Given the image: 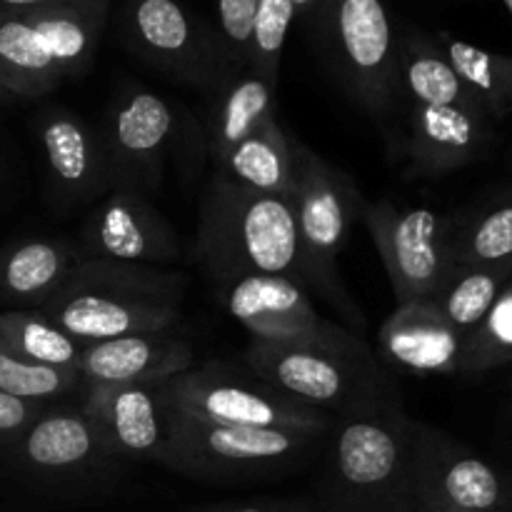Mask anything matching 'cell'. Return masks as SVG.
I'll return each instance as SVG.
<instances>
[{"instance_id": "cell-3", "label": "cell", "mask_w": 512, "mask_h": 512, "mask_svg": "<svg viewBox=\"0 0 512 512\" xmlns=\"http://www.w3.org/2000/svg\"><path fill=\"white\" fill-rule=\"evenodd\" d=\"M185 275L148 265L80 258L43 313L83 345L175 328Z\"/></svg>"}, {"instance_id": "cell-15", "label": "cell", "mask_w": 512, "mask_h": 512, "mask_svg": "<svg viewBox=\"0 0 512 512\" xmlns=\"http://www.w3.org/2000/svg\"><path fill=\"white\" fill-rule=\"evenodd\" d=\"M38 143L43 148L50 195L58 208L98 203L110 193L108 158L100 128L68 108L43 110L38 115Z\"/></svg>"}, {"instance_id": "cell-10", "label": "cell", "mask_w": 512, "mask_h": 512, "mask_svg": "<svg viewBox=\"0 0 512 512\" xmlns=\"http://www.w3.org/2000/svg\"><path fill=\"white\" fill-rule=\"evenodd\" d=\"M363 223L383 258L398 305L430 298L453 268L450 223L435 210L400 208L390 198L368 200Z\"/></svg>"}, {"instance_id": "cell-39", "label": "cell", "mask_w": 512, "mask_h": 512, "mask_svg": "<svg viewBox=\"0 0 512 512\" xmlns=\"http://www.w3.org/2000/svg\"><path fill=\"white\" fill-rule=\"evenodd\" d=\"M503 3L508 5V10H510V13H512V0H503Z\"/></svg>"}, {"instance_id": "cell-5", "label": "cell", "mask_w": 512, "mask_h": 512, "mask_svg": "<svg viewBox=\"0 0 512 512\" xmlns=\"http://www.w3.org/2000/svg\"><path fill=\"white\" fill-rule=\"evenodd\" d=\"M290 200L298 220L300 278L308 290L323 295L350 323L363 328V315L340 280L338 258L353 225L363 220L368 200L348 173L295 138Z\"/></svg>"}, {"instance_id": "cell-23", "label": "cell", "mask_w": 512, "mask_h": 512, "mask_svg": "<svg viewBox=\"0 0 512 512\" xmlns=\"http://www.w3.org/2000/svg\"><path fill=\"white\" fill-rule=\"evenodd\" d=\"M275 90L278 83L255 73L253 68L238 70L233 78H228L208 118L205 143L213 163H218L260 125L275 118Z\"/></svg>"}, {"instance_id": "cell-19", "label": "cell", "mask_w": 512, "mask_h": 512, "mask_svg": "<svg viewBox=\"0 0 512 512\" xmlns=\"http://www.w3.org/2000/svg\"><path fill=\"white\" fill-rule=\"evenodd\" d=\"M15 468L40 480H73L113 463V453L78 410H45L8 450Z\"/></svg>"}, {"instance_id": "cell-4", "label": "cell", "mask_w": 512, "mask_h": 512, "mask_svg": "<svg viewBox=\"0 0 512 512\" xmlns=\"http://www.w3.org/2000/svg\"><path fill=\"white\" fill-rule=\"evenodd\" d=\"M198 255L210 280L243 273L300 278L298 220L290 195L258 193L215 175L200 208Z\"/></svg>"}, {"instance_id": "cell-25", "label": "cell", "mask_w": 512, "mask_h": 512, "mask_svg": "<svg viewBox=\"0 0 512 512\" xmlns=\"http://www.w3.org/2000/svg\"><path fill=\"white\" fill-rule=\"evenodd\" d=\"M220 178L258 193L290 195L293 183V138L275 118L240 140L218 160Z\"/></svg>"}, {"instance_id": "cell-2", "label": "cell", "mask_w": 512, "mask_h": 512, "mask_svg": "<svg viewBox=\"0 0 512 512\" xmlns=\"http://www.w3.org/2000/svg\"><path fill=\"white\" fill-rule=\"evenodd\" d=\"M243 363L278 393L328 415L400 405L393 378L343 325L325 323L285 340H250Z\"/></svg>"}, {"instance_id": "cell-8", "label": "cell", "mask_w": 512, "mask_h": 512, "mask_svg": "<svg viewBox=\"0 0 512 512\" xmlns=\"http://www.w3.org/2000/svg\"><path fill=\"white\" fill-rule=\"evenodd\" d=\"M168 410L193 420L233 428L315 430L325 433L333 415L308 408L255 378L223 363L190 368L160 385Z\"/></svg>"}, {"instance_id": "cell-37", "label": "cell", "mask_w": 512, "mask_h": 512, "mask_svg": "<svg viewBox=\"0 0 512 512\" xmlns=\"http://www.w3.org/2000/svg\"><path fill=\"white\" fill-rule=\"evenodd\" d=\"M290 3L295 5V13L298 15H305V18H310V20H318L320 10L325 8V3H328V0H290Z\"/></svg>"}, {"instance_id": "cell-22", "label": "cell", "mask_w": 512, "mask_h": 512, "mask_svg": "<svg viewBox=\"0 0 512 512\" xmlns=\"http://www.w3.org/2000/svg\"><path fill=\"white\" fill-rule=\"evenodd\" d=\"M73 243L28 238L0 250V305L13 310L43 308L60 293L78 265Z\"/></svg>"}, {"instance_id": "cell-21", "label": "cell", "mask_w": 512, "mask_h": 512, "mask_svg": "<svg viewBox=\"0 0 512 512\" xmlns=\"http://www.w3.org/2000/svg\"><path fill=\"white\" fill-rule=\"evenodd\" d=\"M465 338L430 300L398 305L378 333L380 355L415 375H460Z\"/></svg>"}, {"instance_id": "cell-30", "label": "cell", "mask_w": 512, "mask_h": 512, "mask_svg": "<svg viewBox=\"0 0 512 512\" xmlns=\"http://www.w3.org/2000/svg\"><path fill=\"white\" fill-rule=\"evenodd\" d=\"M508 363H512V280L465 338L460 373H485Z\"/></svg>"}, {"instance_id": "cell-20", "label": "cell", "mask_w": 512, "mask_h": 512, "mask_svg": "<svg viewBox=\"0 0 512 512\" xmlns=\"http://www.w3.org/2000/svg\"><path fill=\"white\" fill-rule=\"evenodd\" d=\"M195 368L193 345L168 330L83 345L80 378L88 385H163Z\"/></svg>"}, {"instance_id": "cell-36", "label": "cell", "mask_w": 512, "mask_h": 512, "mask_svg": "<svg viewBox=\"0 0 512 512\" xmlns=\"http://www.w3.org/2000/svg\"><path fill=\"white\" fill-rule=\"evenodd\" d=\"M73 3H110V0H0V13H18V10L50 8V5H73Z\"/></svg>"}, {"instance_id": "cell-32", "label": "cell", "mask_w": 512, "mask_h": 512, "mask_svg": "<svg viewBox=\"0 0 512 512\" xmlns=\"http://www.w3.org/2000/svg\"><path fill=\"white\" fill-rule=\"evenodd\" d=\"M295 18H298V13H295V5L290 0H258L248 68L278 83L285 38H288V30Z\"/></svg>"}, {"instance_id": "cell-26", "label": "cell", "mask_w": 512, "mask_h": 512, "mask_svg": "<svg viewBox=\"0 0 512 512\" xmlns=\"http://www.w3.org/2000/svg\"><path fill=\"white\" fill-rule=\"evenodd\" d=\"M510 280L512 260L488 265H453L438 290L425 300H430L463 338H468L493 308L498 295L508 288Z\"/></svg>"}, {"instance_id": "cell-17", "label": "cell", "mask_w": 512, "mask_h": 512, "mask_svg": "<svg viewBox=\"0 0 512 512\" xmlns=\"http://www.w3.org/2000/svg\"><path fill=\"white\" fill-rule=\"evenodd\" d=\"M495 120L480 103L410 105L405 153L415 175L435 178L465 168L485 155Z\"/></svg>"}, {"instance_id": "cell-24", "label": "cell", "mask_w": 512, "mask_h": 512, "mask_svg": "<svg viewBox=\"0 0 512 512\" xmlns=\"http://www.w3.org/2000/svg\"><path fill=\"white\" fill-rule=\"evenodd\" d=\"M398 90L400 103L408 100L410 105L480 103L438 40L420 33L405 35L398 43Z\"/></svg>"}, {"instance_id": "cell-27", "label": "cell", "mask_w": 512, "mask_h": 512, "mask_svg": "<svg viewBox=\"0 0 512 512\" xmlns=\"http://www.w3.org/2000/svg\"><path fill=\"white\" fill-rule=\"evenodd\" d=\"M0 340L28 363L80 375L83 343L65 333L40 308L0 313Z\"/></svg>"}, {"instance_id": "cell-6", "label": "cell", "mask_w": 512, "mask_h": 512, "mask_svg": "<svg viewBox=\"0 0 512 512\" xmlns=\"http://www.w3.org/2000/svg\"><path fill=\"white\" fill-rule=\"evenodd\" d=\"M110 3H73L0 13V85L43 98L90 68Z\"/></svg>"}, {"instance_id": "cell-28", "label": "cell", "mask_w": 512, "mask_h": 512, "mask_svg": "<svg viewBox=\"0 0 512 512\" xmlns=\"http://www.w3.org/2000/svg\"><path fill=\"white\" fill-rule=\"evenodd\" d=\"M438 43L490 118L503 120L512 115V55L488 53L450 35H443Z\"/></svg>"}, {"instance_id": "cell-38", "label": "cell", "mask_w": 512, "mask_h": 512, "mask_svg": "<svg viewBox=\"0 0 512 512\" xmlns=\"http://www.w3.org/2000/svg\"><path fill=\"white\" fill-rule=\"evenodd\" d=\"M13 100H15L13 95H10L8 90H5L3 85H0V108H3V105H8V103H13Z\"/></svg>"}, {"instance_id": "cell-29", "label": "cell", "mask_w": 512, "mask_h": 512, "mask_svg": "<svg viewBox=\"0 0 512 512\" xmlns=\"http://www.w3.org/2000/svg\"><path fill=\"white\" fill-rule=\"evenodd\" d=\"M453 265H488L512 260V198L483 210L460 228L450 225Z\"/></svg>"}, {"instance_id": "cell-7", "label": "cell", "mask_w": 512, "mask_h": 512, "mask_svg": "<svg viewBox=\"0 0 512 512\" xmlns=\"http://www.w3.org/2000/svg\"><path fill=\"white\" fill-rule=\"evenodd\" d=\"M168 408V405H165ZM315 430L233 428L168 410V443L160 465L198 480H253L288 473L323 448Z\"/></svg>"}, {"instance_id": "cell-14", "label": "cell", "mask_w": 512, "mask_h": 512, "mask_svg": "<svg viewBox=\"0 0 512 512\" xmlns=\"http://www.w3.org/2000/svg\"><path fill=\"white\" fill-rule=\"evenodd\" d=\"M123 35L140 58L180 80L203 85L218 73L220 50L180 0H128Z\"/></svg>"}, {"instance_id": "cell-31", "label": "cell", "mask_w": 512, "mask_h": 512, "mask_svg": "<svg viewBox=\"0 0 512 512\" xmlns=\"http://www.w3.org/2000/svg\"><path fill=\"white\" fill-rule=\"evenodd\" d=\"M80 383H83V378L78 373H65V370L40 368V365L28 363L0 340V393L50 403L53 398H63Z\"/></svg>"}, {"instance_id": "cell-11", "label": "cell", "mask_w": 512, "mask_h": 512, "mask_svg": "<svg viewBox=\"0 0 512 512\" xmlns=\"http://www.w3.org/2000/svg\"><path fill=\"white\" fill-rule=\"evenodd\" d=\"M173 135L175 113L158 93L143 85H125L113 95L100 125L110 190L153 193L163 180Z\"/></svg>"}, {"instance_id": "cell-16", "label": "cell", "mask_w": 512, "mask_h": 512, "mask_svg": "<svg viewBox=\"0 0 512 512\" xmlns=\"http://www.w3.org/2000/svg\"><path fill=\"white\" fill-rule=\"evenodd\" d=\"M213 293L250 340L295 338L328 323L315 310L308 285L295 275H225L213 278Z\"/></svg>"}, {"instance_id": "cell-1", "label": "cell", "mask_w": 512, "mask_h": 512, "mask_svg": "<svg viewBox=\"0 0 512 512\" xmlns=\"http://www.w3.org/2000/svg\"><path fill=\"white\" fill-rule=\"evenodd\" d=\"M418 420L403 405L333 415L323 438V512H418Z\"/></svg>"}, {"instance_id": "cell-18", "label": "cell", "mask_w": 512, "mask_h": 512, "mask_svg": "<svg viewBox=\"0 0 512 512\" xmlns=\"http://www.w3.org/2000/svg\"><path fill=\"white\" fill-rule=\"evenodd\" d=\"M80 413L95 425L115 460H163L168 408L160 385H88Z\"/></svg>"}, {"instance_id": "cell-12", "label": "cell", "mask_w": 512, "mask_h": 512, "mask_svg": "<svg viewBox=\"0 0 512 512\" xmlns=\"http://www.w3.org/2000/svg\"><path fill=\"white\" fill-rule=\"evenodd\" d=\"M418 512H512V483L433 425L418 423Z\"/></svg>"}, {"instance_id": "cell-13", "label": "cell", "mask_w": 512, "mask_h": 512, "mask_svg": "<svg viewBox=\"0 0 512 512\" xmlns=\"http://www.w3.org/2000/svg\"><path fill=\"white\" fill-rule=\"evenodd\" d=\"M78 253L85 260L118 265H163L180 260V240L148 195L110 190L83 220Z\"/></svg>"}, {"instance_id": "cell-34", "label": "cell", "mask_w": 512, "mask_h": 512, "mask_svg": "<svg viewBox=\"0 0 512 512\" xmlns=\"http://www.w3.org/2000/svg\"><path fill=\"white\" fill-rule=\"evenodd\" d=\"M45 410H48V403L0 393V450H8Z\"/></svg>"}, {"instance_id": "cell-35", "label": "cell", "mask_w": 512, "mask_h": 512, "mask_svg": "<svg viewBox=\"0 0 512 512\" xmlns=\"http://www.w3.org/2000/svg\"><path fill=\"white\" fill-rule=\"evenodd\" d=\"M198 512H310L303 503L293 500H278V503H248V505H223V508H208Z\"/></svg>"}, {"instance_id": "cell-9", "label": "cell", "mask_w": 512, "mask_h": 512, "mask_svg": "<svg viewBox=\"0 0 512 512\" xmlns=\"http://www.w3.org/2000/svg\"><path fill=\"white\" fill-rule=\"evenodd\" d=\"M315 23L350 98L375 118H388L400 90L398 40L385 0H328Z\"/></svg>"}, {"instance_id": "cell-33", "label": "cell", "mask_w": 512, "mask_h": 512, "mask_svg": "<svg viewBox=\"0 0 512 512\" xmlns=\"http://www.w3.org/2000/svg\"><path fill=\"white\" fill-rule=\"evenodd\" d=\"M258 0H218V50L228 65L245 70L253 48Z\"/></svg>"}]
</instances>
